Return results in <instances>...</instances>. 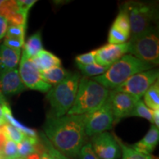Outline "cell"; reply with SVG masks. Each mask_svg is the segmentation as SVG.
<instances>
[{"mask_svg": "<svg viewBox=\"0 0 159 159\" xmlns=\"http://www.w3.org/2000/svg\"><path fill=\"white\" fill-rule=\"evenodd\" d=\"M86 119L87 114L61 117L47 115L43 125L45 136L61 153L77 158L84 145Z\"/></svg>", "mask_w": 159, "mask_h": 159, "instance_id": "cell-1", "label": "cell"}, {"mask_svg": "<svg viewBox=\"0 0 159 159\" xmlns=\"http://www.w3.org/2000/svg\"><path fill=\"white\" fill-rule=\"evenodd\" d=\"M110 91L86 77L80 80L75 102L66 115H83L94 112L106 100Z\"/></svg>", "mask_w": 159, "mask_h": 159, "instance_id": "cell-2", "label": "cell"}, {"mask_svg": "<svg viewBox=\"0 0 159 159\" xmlns=\"http://www.w3.org/2000/svg\"><path fill=\"white\" fill-rule=\"evenodd\" d=\"M153 67V66L142 62L133 55H125L111 65L105 74L93 77L92 80L105 89L114 90L133 75L150 70Z\"/></svg>", "mask_w": 159, "mask_h": 159, "instance_id": "cell-3", "label": "cell"}, {"mask_svg": "<svg viewBox=\"0 0 159 159\" xmlns=\"http://www.w3.org/2000/svg\"><path fill=\"white\" fill-rule=\"evenodd\" d=\"M80 78L78 73H69L62 82L47 92L46 97L51 107L50 115L61 117L67 114L75 102Z\"/></svg>", "mask_w": 159, "mask_h": 159, "instance_id": "cell-4", "label": "cell"}, {"mask_svg": "<svg viewBox=\"0 0 159 159\" xmlns=\"http://www.w3.org/2000/svg\"><path fill=\"white\" fill-rule=\"evenodd\" d=\"M128 52L142 62L158 66L159 63V36L155 27L136 36L130 37L128 41Z\"/></svg>", "mask_w": 159, "mask_h": 159, "instance_id": "cell-5", "label": "cell"}, {"mask_svg": "<svg viewBox=\"0 0 159 159\" xmlns=\"http://www.w3.org/2000/svg\"><path fill=\"white\" fill-rule=\"evenodd\" d=\"M128 12L130 25V37L136 36L153 27L158 16L157 9L150 3L130 2L124 5Z\"/></svg>", "mask_w": 159, "mask_h": 159, "instance_id": "cell-6", "label": "cell"}, {"mask_svg": "<svg viewBox=\"0 0 159 159\" xmlns=\"http://www.w3.org/2000/svg\"><path fill=\"white\" fill-rule=\"evenodd\" d=\"M158 69H151L133 75L114 90L130 95L138 101L142 99L151 85L158 80Z\"/></svg>", "mask_w": 159, "mask_h": 159, "instance_id": "cell-7", "label": "cell"}, {"mask_svg": "<svg viewBox=\"0 0 159 159\" xmlns=\"http://www.w3.org/2000/svg\"><path fill=\"white\" fill-rule=\"evenodd\" d=\"M114 122V115L108 97L98 109L94 112L87 114L85 125V134L89 136H94L101 133L106 132L112 128Z\"/></svg>", "mask_w": 159, "mask_h": 159, "instance_id": "cell-8", "label": "cell"}, {"mask_svg": "<svg viewBox=\"0 0 159 159\" xmlns=\"http://www.w3.org/2000/svg\"><path fill=\"white\" fill-rule=\"evenodd\" d=\"M19 72L21 81L26 88L42 93H47L52 87L41 79V72L31 60L27 58L23 52L20 61Z\"/></svg>", "mask_w": 159, "mask_h": 159, "instance_id": "cell-9", "label": "cell"}, {"mask_svg": "<svg viewBox=\"0 0 159 159\" xmlns=\"http://www.w3.org/2000/svg\"><path fill=\"white\" fill-rule=\"evenodd\" d=\"M91 147L97 158L100 159H119L121 150L114 135L103 132L92 136Z\"/></svg>", "mask_w": 159, "mask_h": 159, "instance_id": "cell-10", "label": "cell"}, {"mask_svg": "<svg viewBox=\"0 0 159 159\" xmlns=\"http://www.w3.org/2000/svg\"><path fill=\"white\" fill-rule=\"evenodd\" d=\"M114 121H119L130 116L137 101L130 95L114 90L110 91L108 96Z\"/></svg>", "mask_w": 159, "mask_h": 159, "instance_id": "cell-11", "label": "cell"}, {"mask_svg": "<svg viewBox=\"0 0 159 159\" xmlns=\"http://www.w3.org/2000/svg\"><path fill=\"white\" fill-rule=\"evenodd\" d=\"M128 42L121 44H105L95 50V62L102 66L110 67L128 52Z\"/></svg>", "mask_w": 159, "mask_h": 159, "instance_id": "cell-12", "label": "cell"}, {"mask_svg": "<svg viewBox=\"0 0 159 159\" xmlns=\"http://www.w3.org/2000/svg\"><path fill=\"white\" fill-rule=\"evenodd\" d=\"M27 89L21 81L19 69H12L0 71V90L4 95H14Z\"/></svg>", "mask_w": 159, "mask_h": 159, "instance_id": "cell-13", "label": "cell"}, {"mask_svg": "<svg viewBox=\"0 0 159 159\" xmlns=\"http://www.w3.org/2000/svg\"><path fill=\"white\" fill-rule=\"evenodd\" d=\"M159 130L154 125H151L150 130L144 138L139 142L134 144L131 148L139 152L146 154H150L155 150L158 144Z\"/></svg>", "mask_w": 159, "mask_h": 159, "instance_id": "cell-14", "label": "cell"}, {"mask_svg": "<svg viewBox=\"0 0 159 159\" xmlns=\"http://www.w3.org/2000/svg\"><path fill=\"white\" fill-rule=\"evenodd\" d=\"M40 72L61 66V61L56 55L47 50H41L30 59Z\"/></svg>", "mask_w": 159, "mask_h": 159, "instance_id": "cell-15", "label": "cell"}, {"mask_svg": "<svg viewBox=\"0 0 159 159\" xmlns=\"http://www.w3.org/2000/svg\"><path fill=\"white\" fill-rule=\"evenodd\" d=\"M21 50L0 45V71L16 69L20 61Z\"/></svg>", "mask_w": 159, "mask_h": 159, "instance_id": "cell-16", "label": "cell"}, {"mask_svg": "<svg viewBox=\"0 0 159 159\" xmlns=\"http://www.w3.org/2000/svg\"><path fill=\"white\" fill-rule=\"evenodd\" d=\"M41 140L42 142L39 143L36 150V153L39 156V159H69L68 157L55 149L45 135H42Z\"/></svg>", "mask_w": 159, "mask_h": 159, "instance_id": "cell-17", "label": "cell"}, {"mask_svg": "<svg viewBox=\"0 0 159 159\" xmlns=\"http://www.w3.org/2000/svg\"><path fill=\"white\" fill-rule=\"evenodd\" d=\"M69 74V71L60 66L54 67L47 71H42L41 72V77L45 83H48L52 86L53 85L55 86L62 82L63 80L68 76Z\"/></svg>", "mask_w": 159, "mask_h": 159, "instance_id": "cell-18", "label": "cell"}, {"mask_svg": "<svg viewBox=\"0 0 159 159\" xmlns=\"http://www.w3.org/2000/svg\"><path fill=\"white\" fill-rule=\"evenodd\" d=\"M43 49L41 34L40 32H37L31 35L23 46V53L29 59L35 56Z\"/></svg>", "mask_w": 159, "mask_h": 159, "instance_id": "cell-19", "label": "cell"}, {"mask_svg": "<svg viewBox=\"0 0 159 159\" xmlns=\"http://www.w3.org/2000/svg\"><path fill=\"white\" fill-rule=\"evenodd\" d=\"M2 110L4 117H5L6 122L9 123L10 125H12V126L17 128L18 130H19L21 132H22L24 134L26 135V136L31 137H37V134L34 130H33V129L30 128L28 127L21 124L19 121H18L17 119L13 116L11 109L9 107L8 105H3Z\"/></svg>", "mask_w": 159, "mask_h": 159, "instance_id": "cell-20", "label": "cell"}, {"mask_svg": "<svg viewBox=\"0 0 159 159\" xmlns=\"http://www.w3.org/2000/svg\"><path fill=\"white\" fill-rule=\"evenodd\" d=\"M39 143L38 137H31L26 136L23 141L17 144L19 157L26 158L30 155L36 153L37 146Z\"/></svg>", "mask_w": 159, "mask_h": 159, "instance_id": "cell-21", "label": "cell"}, {"mask_svg": "<svg viewBox=\"0 0 159 159\" xmlns=\"http://www.w3.org/2000/svg\"><path fill=\"white\" fill-rule=\"evenodd\" d=\"M144 104L151 110L159 109V81L156 80L148 89L144 96Z\"/></svg>", "mask_w": 159, "mask_h": 159, "instance_id": "cell-22", "label": "cell"}, {"mask_svg": "<svg viewBox=\"0 0 159 159\" xmlns=\"http://www.w3.org/2000/svg\"><path fill=\"white\" fill-rule=\"evenodd\" d=\"M114 137L120 148L122 159H155L150 154H146L137 151L131 147L125 144L117 136H114Z\"/></svg>", "mask_w": 159, "mask_h": 159, "instance_id": "cell-23", "label": "cell"}, {"mask_svg": "<svg viewBox=\"0 0 159 159\" xmlns=\"http://www.w3.org/2000/svg\"><path fill=\"white\" fill-rule=\"evenodd\" d=\"M113 26L118 29L119 30L122 32L127 36L130 35V21H129V17L127 10L125 9L124 5L120 7L119 12L117 15Z\"/></svg>", "mask_w": 159, "mask_h": 159, "instance_id": "cell-24", "label": "cell"}, {"mask_svg": "<svg viewBox=\"0 0 159 159\" xmlns=\"http://www.w3.org/2000/svg\"><path fill=\"white\" fill-rule=\"evenodd\" d=\"M130 116H139L148 119L149 122H150L152 124H153L152 121V110H151L147 107V105L144 104L143 99H139L135 105L132 112L130 113Z\"/></svg>", "mask_w": 159, "mask_h": 159, "instance_id": "cell-25", "label": "cell"}, {"mask_svg": "<svg viewBox=\"0 0 159 159\" xmlns=\"http://www.w3.org/2000/svg\"><path fill=\"white\" fill-rule=\"evenodd\" d=\"M80 70L82 71V73L85 77H97L100 76L106 72L109 67L102 66H99L97 63L90 65H80L77 64Z\"/></svg>", "mask_w": 159, "mask_h": 159, "instance_id": "cell-26", "label": "cell"}, {"mask_svg": "<svg viewBox=\"0 0 159 159\" xmlns=\"http://www.w3.org/2000/svg\"><path fill=\"white\" fill-rule=\"evenodd\" d=\"M1 128L2 129L7 139L13 141L16 144H19L21 141H23L26 136L25 134H24L22 132L18 130L17 128L12 126L9 123H5Z\"/></svg>", "mask_w": 159, "mask_h": 159, "instance_id": "cell-27", "label": "cell"}, {"mask_svg": "<svg viewBox=\"0 0 159 159\" xmlns=\"http://www.w3.org/2000/svg\"><path fill=\"white\" fill-rule=\"evenodd\" d=\"M3 159H16L19 158V152H18L17 144L13 141L7 139L5 146H4L2 153Z\"/></svg>", "mask_w": 159, "mask_h": 159, "instance_id": "cell-28", "label": "cell"}, {"mask_svg": "<svg viewBox=\"0 0 159 159\" xmlns=\"http://www.w3.org/2000/svg\"><path fill=\"white\" fill-rule=\"evenodd\" d=\"M128 36L125 35L122 32L119 30L114 26H111L108 34V43L110 44H121L126 43Z\"/></svg>", "mask_w": 159, "mask_h": 159, "instance_id": "cell-29", "label": "cell"}, {"mask_svg": "<svg viewBox=\"0 0 159 159\" xmlns=\"http://www.w3.org/2000/svg\"><path fill=\"white\" fill-rule=\"evenodd\" d=\"M25 25H9L7 27V33H6L5 35L16 38V39H19L25 41Z\"/></svg>", "mask_w": 159, "mask_h": 159, "instance_id": "cell-30", "label": "cell"}, {"mask_svg": "<svg viewBox=\"0 0 159 159\" xmlns=\"http://www.w3.org/2000/svg\"><path fill=\"white\" fill-rule=\"evenodd\" d=\"M75 62L77 64L90 65L96 63L95 62V50L89 52L88 53L79 55L75 57Z\"/></svg>", "mask_w": 159, "mask_h": 159, "instance_id": "cell-31", "label": "cell"}, {"mask_svg": "<svg viewBox=\"0 0 159 159\" xmlns=\"http://www.w3.org/2000/svg\"><path fill=\"white\" fill-rule=\"evenodd\" d=\"M4 45L6 47H9V48L13 49H20L22 48L24 44H25V41L23 40L16 39V38L10 37L5 35V41H4Z\"/></svg>", "mask_w": 159, "mask_h": 159, "instance_id": "cell-32", "label": "cell"}, {"mask_svg": "<svg viewBox=\"0 0 159 159\" xmlns=\"http://www.w3.org/2000/svg\"><path fill=\"white\" fill-rule=\"evenodd\" d=\"M79 156L80 159H99L94 153L91 144L83 145L80 152Z\"/></svg>", "mask_w": 159, "mask_h": 159, "instance_id": "cell-33", "label": "cell"}, {"mask_svg": "<svg viewBox=\"0 0 159 159\" xmlns=\"http://www.w3.org/2000/svg\"><path fill=\"white\" fill-rule=\"evenodd\" d=\"M36 2V0H19L16 1V3L19 11L23 14L27 16L30 9L35 5Z\"/></svg>", "mask_w": 159, "mask_h": 159, "instance_id": "cell-34", "label": "cell"}, {"mask_svg": "<svg viewBox=\"0 0 159 159\" xmlns=\"http://www.w3.org/2000/svg\"><path fill=\"white\" fill-rule=\"evenodd\" d=\"M8 23L5 17L0 16V41L5 36L7 33Z\"/></svg>", "mask_w": 159, "mask_h": 159, "instance_id": "cell-35", "label": "cell"}, {"mask_svg": "<svg viewBox=\"0 0 159 159\" xmlns=\"http://www.w3.org/2000/svg\"><path fill=\"white\" fill-rule=\"evenodd\" d=\"M6 141H7V138H6L5 135L4 134L2 129L0 127V155H1V156L2 153V150Z\"/></svg>", "mask_w": 159, "mask_h": 159, "instance_id": "cell-36", "label": "cell"}, {"mask_svg": "<svg viewBox=\"0 0 159 159\" xmlns=\"http://www.w3.org/2000/svg\"><path fill=\"white\" fill-rule=\"evenodd\" d=\"M152 121L153 124L157 128H159V109L152 110Z\"/></svg>", "mask_w": 159, "mask_h": 159, "instance_id": "cell-37", "label": "cell"}, {"mask_svg": "<svg viewBox=\"0 0 159 159\" xmlns=\"http://www.w3.org/2000/svg\"><path fill=\"white\" fill-rule=\"evenodd\" d=\"M0 105H7V101H6V99L5 98V97H4V95L2 94V93L1 90H0Z\"/></svg>", "mask_w": 159, "mask_h": 159, "instance_id": "cell-38", "label": "cell"}, {"mask_svg": "<svg viewBox=\"0 0 159 159\" xmlns=\"http://www.w3.org/2000/svg\"><path fill=\"white\" fill-rule=\"evenodd\" d=\"M0 121H4V122H6L5 117H4L3 114V110H2V105H0Z\"/></svg>", "mask_w": 159, "mask_h": 159, "instance_id": "cell-39", "label": "cell"}, {"mask_svg": "<svg viewBox=\"0 0 159 159\" xmlns=\"http://www.w3.org/2000/svg\"><path fill=\"white\" fill-rule=\"evenodd\" d=\"M5 123H7L6 122H4V121H0V127L2 126L3 125H5Z\"/></svg>", "mask_w": 159, "mask_h": 159, "instance_id": "cell-40", "label": "cell"}, {"mask_svg": "<svg viewBox=\"0 0 159 159\" xmlns=\"http://www.w3.org/2000/svg\"><path fill=\"white\" fill-rule=\"evenodd\" d=\"M3 1H4V0H0V7H1L2 4L3 3Z\"/></svg>", "mask_w": 159, "mask_h": 159, "instance_id": "cell-41", "label": "cell"}, {"mask_svg": "<svg viewBox=\"0 0 159 159\" xmlns=\"http://www.w3.org/2000/svg\"><path fill=\"white\" fill-rule=\"evenodd\" d=\"M0 159H3V158H2V156H1V155H0Z\"/></svg>", "mask_w": 159, "mask_h": 159, "instance_id": "cell-42", "label": "cell"}, {"mask_svg": "<svg viewBox=\"0 0 159 159\" xmlns=\"http://www.w3.org/2000/svg\"><path fill=\"white\" fill-rule=\"evenodd\" d=\"M16 159H24V158H16Z\"/></svg>", "mask_w": 159, "mask_h": 159, "instance_id": "cell-43", "label": "cell"}]
</instances>
